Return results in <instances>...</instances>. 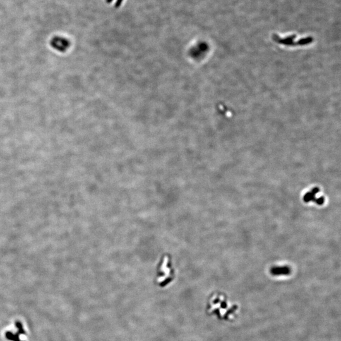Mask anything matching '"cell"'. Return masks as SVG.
Instances as JSON below:
<instances>
[{
	"instance_id": "6da1fadb",
	"label": "cell",
	"mask_w": 341,
	"mask_h": 341,
	"mask_svg": "<svg viewBox=\"0 0 341 341\" xmlns=\"http://www.w3.org/2000/svg\"><path fill=\"white\" fill-rule=\"evenodd\" d=\"M207 312L210 315H214L219 319L231 320L236 315L238 307L231 305L224 294L215 293L208 300Z\"/></svg>"
},
{
	"instance_id": "7a4b0ae2",
	"label": "cell",
	"mask_w": 341,
	"mask_h": 341,
	"mask_svg": "<svg viewBox=\"0 0 341 341\" xmlns=\"http://www.w3.org/2000/svg\"><path fill=\"white\" fill-rule=\"evenodd\" d=\"M173 273L170 265V260L168 257H165L159 268L157 282L161 286H165L173 279Z\"/></svg>"
},
{
	"instance_id": "3957f363",
	"label": "cell",
	"mask_w": 341,
	"mask_h": 341,
	"mask_svg": "<svg viewBox=\"0 0 341 341\" xmlns=\"http://www.w3.org/2000/svg\"><path fill=\"white\" fill-rule=\"evenodd\" d=\"M319 192H320V189L319 188H313L312 189V191L308 192L307 193H306V194L305 195V196L303 197L304 201H305V202H309V201H312L319 205H323V203H324V201H325V199H324L323 197L320 196V197H319V198H316V197H315V195Z\"/></svg>"
},
{
	"instance_id": "277c9868",
	"label": "cell",
	"mask_w": 341,
	"mask_h": 341,
	"mask_svg": "<svg viewBox=\"0 0 341 341\" xmlns=\"http://www.w3.org/2000/svg\"><path fill=\"white\" fill-rule=\"evenodd\" d=\"M270 273L274 276L280 275H289L290 273V269L288 267H274L270 270Z\"/></svg>"
},
{
	"instance_id": "5b68a950",
	"label": "cell",
	"mask_w": 341,
	"mask_h": 341,
	"mask_svg": "<svg viewBox=\"0 0 341 341\" xmlns=\"http://www.w3.org/2000/svg\"><path fill=\"white\" fill-rule=\"evenodd\" d=\"M53 46L54 47L56 48V49L60 50V51H65L66 49H67L68 44V42L65 40L63 41L58 40L57 41L54 42Z\"/></svg>"
}]
</instances>
